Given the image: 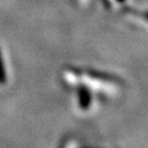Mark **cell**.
Listing matches in <instances>:
<instances>
[{
    "instance_id": "obj_1",
    "label": "cell",
    "mask_w": 148,
    "mask_h": 148,
    "mask_svg": "<svg viewBox=\"0 0 148 148\" xmlns=\"http://www.w3.org/2000/svg\"><path fill=\"white\" fill-rule=\"evenodd\" d=\"M79 100H80V106L82 108H88L90 103V95L89 92L86 89H80L79 90Z\"/></svg>"
},
{
    "instance_id": "obj_2",
    "label": "cell",
    "mask_w": 148,
    "mask_h": 148,
    "mask_svg": "<svg viewBox=\"0 0 148 148\" xmlns=\"http://www.w3.org/2000/svg\"><path fill=\"white\" fill-rule=\"evenodd\" d=\"M5 81V71L2 65V59H1V55H0V84H3Z\"/></svg>"
}]
</instances>
